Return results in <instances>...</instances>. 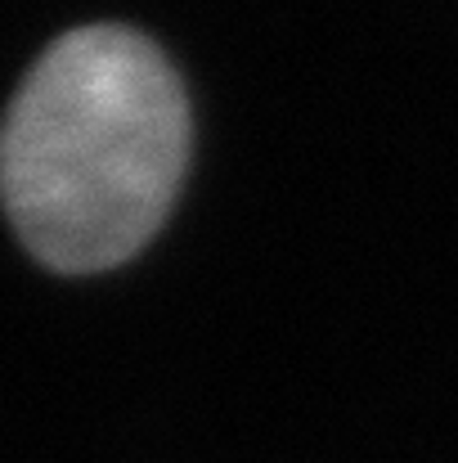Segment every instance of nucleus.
I'll use <instances>...</instances> for the list:
<instances>
[{
  "label": "nucleus",
  "mask_w": 458,
  "mask_h": 463,
  "mask_svg": "<svg viewBox=\"0 0 458 463\" xmlns=\"http://www.w3.org/2000/svg\"><path fill=\"white\" fill-rule=\"evenodd\" d=\"M189 162V104L166 54L122 23L72 27L32 63L0 122V203L59 275L136 257Z\"/></svg>",
  "instance_id": "nucleus-1"
}]
</instances>
